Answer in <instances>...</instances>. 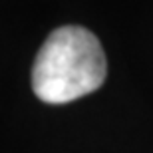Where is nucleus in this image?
Returning a JSON list of instances; mask_svg holds the SVG:
<instances>
[{"instance_id":"obj_1","label":"nucleus","mask_w":153,"mask_h":153,"mask_svg":"<svg viewBox=\"0 0 153 153\" xmlns=\"http://www.w3.org/2000/svg\"><path fill=\"white\" fill-rule=\"evenodd\" d=\"M108 74L100 40L84 26H62L36 54L32 90L44 103H68L102 88Z\"/></svg>"}]
</instances>
